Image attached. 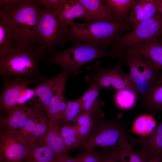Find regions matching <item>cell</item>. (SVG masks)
Instances as JSON below:
<instances>
[{"mask_svg":"<svg viewBox=\"0 0 162 162\" xmlns=\"http://www.w3.org/2000/svg\"><path fill=\"white\" fill-rule=\"evenodd\" d=\"M60 132L68 151L82 144L84 141L75 124H65L61 126Z\"/></svg>","mask_w":162,"mask_h":162,"instance_id":"obj_29","label":"cell"},{"mask_svg":"<svg viewBox=\"0 0 162 162\" xmlns=\"http://www.w3.org/2000/svg\"><path fill=\"white\" fill-rule=\"evenodd\" d=\"M43 138L29 145L24 162H57L58 158Z\"/></svg>","mask_w":162,"mask_h":162,"instance_id":"obj_20","label":"cell"},{"mask_svg":"<svg viewBox=\"0 0 162 162\" xmlns=\"http://www.w3.org/2000/svg\"><path fill=\"white\" fill-rule=\"evenodd\" d=\"M65 87L57 91L52 98L46 111L50 119L60 121L66 106L64 96Z\"/></svg>","mask_w":162,"mask_h":162,"instance_id":"obj_27","label":"cell"},{"mask_svg":"<svg viewBox=\"0 0 162 162\" xmlns=\"http://www.w3.org/2000/svg\"><path fill=\"white\" fill-rule=\"evenodd\" d=\"M123 60L128 65L129 74L135 91L141 100L149 93L161 72L135 51L128 53Z\"/></svg>","mask_w":162,"mask_h":162,"instance_id":"obj_7","label":"cell"},{"mask_svg":"<svg viewBox=\"0 0 162 162\" xmlns=\"http://www.w3.org/2000/svg\"><path fill=\"white\" fill-rule=\"evenodd\" d=\"M123 63L120 62L110 68H104L99 62L88 66V73L86 75V82L90 85L94 84L101 89L107 88L117 91L128 89L135 92L134 88L129 74L124 72Z\"/></svg>","mask_w":162,"mask_h":162,"instance_id":"obj_8","label":"cell"},{"mask_svg":"<svg viewBox=\"0 0 162 162\" xmlns=\"http://www.w3.org/2000/svg\"><path fill=\"white\" fill-rule=\"evenodd\" d=\"M158 14L157 0H137L128 18L135 27Z\"/></svg>","mask_w":162,"mask_h":162,"instance_id":"obj_17","label":"cell"},{"mask_svg":"<svg viewBox=\"0 0 162 162\" xmlns=\"http://www.w3.org/2000/svg\"><path fill=\"white\" fill-rule=\"evenodd\" d=\"M101 89L94 84L90 85L79 99L83 111L98 114L104 105L103 101L99 98V93Z\"/></svg>","mask_w":162,"mask_h":162,"instance_id":"obj_22","label":"cell"},{"mask_svg":"<svg viewBox=\"0 0 162 162\" xmlns=\"http://www.w3.org/2000/svg\"><path fill=\"white\" fill-rule=\"evenodd\" d=\"M75 158L78 162H104L103 154H100L92 148L86 149L85 152L76 155Z\"/></svg>","mask_w":162,"mask_h":162,"instance_id":"obj_33","label":"cell"},{"mask_svg":"<svg viewBox=\"0 0 162 162\" xmlns=\"http://www.w3.org/2000/svg\"><path fill=\"white\" fill-rule=\"evenodd\" d=\"M42 6L38 17L37 41L50 55L56 52L57 46L62 48L67 42L70 28L68 24L59 20L58 11Z\"/></svg>","mask_w":162,"mask_h":162,"instance_id":"obj_6","label":"cell"},{"mask_svg":"<svg viewBox=\"0 0 162 162\" xmlns=\"http://www.w3.org/2000/svg\"><path fill=\"white\" fill-rule=\"evenodd\" d=\"M42 8L38 0H21L8 14L0 11V18L12 28L17 44L39 45L37 29Z\"/></svg>","mask_w":162,"mask_h":162,"instance_id":"obj_3","label":"cell"},{"mask_svg":"<svg viewBox=\"0 0 162 162\" xmlns=\"http://www.w3.org/2000/svg\"><path fill=\"white\" fill-rule=\"evenodd\" d=\"M69 75L68 73L62 70L54 76L49 78L35 86V95L30 100L34 106L46 112L52 98L57 91L65 87Z\"/></svg>","mask_w":162,"mask_h":162,"instance_id":"obj_11","label":"cell"},{"mask_svg":"<svg viewBox=\"0 0 162 162\" xmlns=\"http://www.w3.org/2000/svg\"><path fill=\"white\" fill-rule=\"evenodd\" d=\"M21 0H0V11L8 14Z\"/></svg>","mask_w":162,"mask_h":162,"instance_id":"obj_36","label":"cell"},{"mask_svg":"<svg viewBox=\"0 0 162 162\" xmlns=\"http://www.w3.org/2000/svg\"><path fill=\"white\" fill-rule=\"evenodd\" d=\"M66 0H38L40 5L49 9L57 10L59 12L62 9Z\"/></svg>","mask_w":162,"mask_h":162,"instance_id":"obj_34","label":"cell"},{"mask_svg":"<svg viewBox=\"0 0 162 162\" xmlns=\"http://www.w3.org/2000/svg\"><path fill=\"white\" fill-rule=\"evenodd\" d=\"M0 162H6L4 160L0 158Z\"/></svg>","mask_w":162,"mask_h":162,"instance_id":"obj_41","label":"cell"},{"mask_svg":"<svg viewBox=\"0 0 162 162\" xmlns=\"http://www.w3.org/2000/svg\"><path fill=\"white\" fill-rule=\"evenodd\" d=\"M86 15L85 9L79 0H66L59 13L58 19L68 24L74 21L75 18L83 19L84 22Z\"/></svg>","mask_w":162,"mask_h":162,"instance_id":"obj_23","label":"cell"},{"mask_svg":"<svg viewBox=\"0 0 162 162\" xmlns=\"http://www.w3.org/2000/svg\"><path fill=\"white\" fill-rule=\"evenodd\" d=\"M147 162H162L159 159L154 158H151L146 157Z\"/></svg>","mask_w":162,"mask_h":162,"instance_id":"obj_40","label":"cell"},{"mask_svg":"<svg viewBox=\"0 0 162 162\" xmlns=\"http://www.w3.org/2000/svg\"><path fill=\"white\" fill-rule=\"evenodd\" d=\"M57 162H78L76 159L70 157L68 154H64L59 157Z\"/></svg>","mask_w":162,"mask_h":162,"instance_id":"obj_37","label":"cell"},{"mask_svg":"<svg viewBox=\"0 0 162 162\" xmlns=\"http://www.w3.org/2000/svg\"><path fill=\"white\" fill-rule=\"evenodd\" d=\"M29 144L16 133L3 130L0 134V158L6 162H24Z\"/></svg>","mask_w":162,"mask_h":162,"instance_id":"obj_10","label":"cell"},{"mask_svg":"<svg viewBox=\"0 0 162 162\" xmlns=\"http://www.w3.org/2000/svg\"><path fill=\"white\" fill-rule=\"evenodd\" d=\"M98 129L85 139L82 146L86 149L97 147L118 148L130 141L124 124L116 120L103 121Z\"/></svg>","mask_w":162,"mask_h":162,"instance_id":"obj_9","label":"cell"},{"mask_svg":"<svg viewBox=\"0 0 162 162\" xmlns=\"http://www.w3.org/2000/svg\"><path fill=\"white\" fill-rule=\"evenodd\" d=\"M16 45L12 28L0 18V56Z\"/></svg>","mask_w":162,"mask_h":162,"instance_id":"obj_30","label":"cell"},{"mask_svg":"<svg viewBox=\"0 0 162 162\" xmlns=\"http://www.w3.org/2000/svg\"><path fill=\"white\" fill-rule=\"evenodd\" d=\"M96 114L82 111L74 122L79 135L84 141L92 133Z\"/></svg>","mask_w":162,"mask_h":162,"instance_id":"obj_28","label":"cell"},{"mask_svg":"<svg viewBox=\"0 0 162 162\" xmlns=\"http://www.w3.org/2000/svg\"><path fill=\"white\" fill-rule=\"evenodd\" d=\"M128 17L116 22L78 23L74 21L68 24L70 31L67 42L79 41L108 49L117 37L134 28Z\"/></svg>","mask_w":162,"mask_h":162,"instance_id":"obj_2","label":"cell"},{"mask_svg":"<svg viewBox=\"0 0 162 162\" xmlns=\"http://www.w3.org/2000/svg\"><path fill=\"white\" fill-rule=\"evenodd\" d=\"M83 111L79 98L67 101L66 106L60 120L66 124L74 122L80 114Z\"/></svg>","mask_w":162,"mask_h":162,"instance_id":"obj_32","label":"cell"},{"mask_svg":"<svg viewBox=\"0 0 162 162\" xmlns=\"http://www.w3.org/2000/svg\"><path fill=\"white\" fill-rule=\"evenodd\" d=\"M60 121L50 119L47 131L43 138L58 158L68 151L60 134Z\"/></svg>","mask_w":162,"mask_h":162,"instance_id":"obj_18","label":"cell"},{"mask_svg":"<svg viewBox=\"0 0 162 162\" xmlns=\"http://www.w3.org/2000/svg\"><path fill=\"white\" fill-rule=\"evenodd\" d=\"M156 128V122L153 116L149 114L142 115L134 120L131 132L144 137L151 135Z\"/></svg>","mask_w":162,"mask_h":162,"instance_id":"obj_26","label":"cell"},{"mask_svg":"<svg viewBox=\"0 0 162 162\" xmlns=\"http://www.w3.org/2000/svg\"><path fill=\"white\" fill-rule=\"evenodd\" d=\"M45 52L39 45L17 44L0 56L1 79L46 80L49 78L41 74L39 68Z\"/></svg>","mask_w":162,"mask_h":162,"instance_id":"obj_1","label":"cell"},{"mask_svg":"<svg viewBox=\"0 0 162 162\" xmlns=\"http://www.w3.org/2000/svg\"><path fill=\"white\" fill-rule=\"evenodd\" d=\"M158 13L162 16V0H157Z\"/></svg>","mask_w":162,"mask_h":162,"instance_id":"obj_39","label":"cell"},{"mask_svg":"<svg viewBox=\"0 0 162 162\" xmlns=\"http://www.w3.org/2000/svg\"><path fill=\"white\" fill-rule=\"evenodd\" d=\"M137 96L136 93L133 90L122 89L116 91L114 96V100L119 108L128 110L135 105Z\"/></svg>","mask_w":162,"mask_h":162,"instance_id":"obj_31","label":"cell"},{"mask_svg":"<svg viewBox=\"0 0 162 162\" xmlns=\"http://www.w3.org/2000/svg\"><path fill=\"white\" fill-rule=\"evenodd\" d=\"M108 6L112 16L116 22L128 17L137 0H103Z\"/></svg>","mask_w":162,"mask_h":162,"instance_id":"obj_25","label":"cell"},{"mask_svg":"<svg viewBox=\"0 0 162 162\" xmlns=\"http://www.w3.org/2000/svg\"><path fill=\"white\" fill-rule=\"evenodd\" d=\"M162 37V16L158 14L143 22L129 32L118 36L108 49L110 56L123 60L139 46Z\"/></svg>","mask_w":162,"mask_h":162,"instance_id":"obj_5","label":"cell"},{"mask_svg":"<svg viewBox=\"0 0 162 162\" xmlns=\"http://www.w3.org/2000/svg\"><path fill=\"white\" fill-rule=\"evenodd\" d=\"M161 38H162V37H161Z\"/></svg>","mask_w":162,"mask_h":162,"instance_id":"obj_42","label":"cell"},{"mask_svg":"<svg viewBox=\"0 0 162 162\" xmlns=\"http://www.w3.org/2000/svg\"><path fill=\"white\" fill-rule=\"evenodd\" d=\"M133 51H136L148 62L160 70H162V39L161 38L148 41Z\"/></svg>","mask_w":162,"mask_h":162,"instance_id":"obj_19","label":"cell"},{"mask_svg":"<svg viewBox=\"0 0 162 162\" xmlns=\"http://www.w3.org/2000/svg\"><path fill=\"white\" fill-rule=\"evenodd\" d=\"M38 109L26 104L17 105L9 112L7 117H1V127L3 130L11 132L18 131Z\"/></svg>","mask_w":162,"mask_h":162,"instance_id":"obj_14","label":"cell"},{"mask_svg":"<svg viewBox=\"0 0 162 162\" xmlns=\"http://www.w3.org/2000/svg\"><path fill=\"white\" fill-rule=\"evenodd\" d=\"M73 45L60 52L56 51L48 57L44 62L51 65L61 67L65 71L75 78L81 73V67L96 59L110 56L107 49L92 46L80 41H74Z\"/></svg>","mask_w":162,"mask_h":162,"instance_id":"obj_4","label":"cell"},{"mask_svg":"<svg viewBox=\"0 0 162 162\" xmlns=\"http://www.w3.org/2000/svg\"><path fill=\"white\" fill-rule=\"evenodd\" d=\"M50 119L46 112L38 109L20 130L13 132L29 145L44 138L47 131Z\"/></svg>","mask_w":162,"mask_h":162,"instance_id":"obj_13","label":"cell"},{"mask_svg":"<svg viewBox=\"0 0 162 162\" xmlns=\"http://www.w3.org/2000/svg\"><path fill=\"white\" fill-rule=\"evenodd\" d=\"M103 155L104 162H119L115 159L109 152L103 154Z\"/></svg>","mask_w":162,"mask_h":162,"instance_id":"obj_38","label":"cell"},{"mask_svg":"<svg viewBox=\"0 0 162 162\" xmlns=\"http://www.w3.org/2000/svg\"><path fill=\"white\" fill-rule=\"evenodd\" d=\"M35 95L34 89H31L28 87L26 88L21 94L17 101V105L26 104V102L30 101L34 97Z\"/></svg>","mask_w":162,"mask_h":162,"instance_id":"obj_35","label":"cell"},{"mask_svg":"<svg viewBox=\"0 0 162 162\" xmlns=\"http://www.w3.org/2000/svg\"><path fill=\"white\" fill-rule=\"evenodd\" d=\"M42 81L38 79L26 80L17 79L3 81L0 96L1 110L8 114L17 105L19 97L26 88Z\"/></svg>","mask_w":162,"mask_h":162,"instance_id":"obj_12","label":"cell"},{"mask_svg":"<svg viewBox=\"0 0 162 162\" xmlns=\"http://www.w3.org/2000/svg\"><path fill=\"white\" fill-rule=\"evenodd\" d=\"M145 110L152 116L162 111V72L145 98L142 100Z\"/></svg>","mask_w":162,"mask_h":162,"instance_id":"obj_21","label":"cell"},{"mask_svg":"<svg viewBox=\"0 0 162 162\" xmlns=\"http://www.w3.org/2000/svg\"><path fill=\"white\" fill-rule=\"evenodd\" d=\"M109 152L119 162H147L146 156L140 150H135L130 142Z\"/></svg>","mask_w":162,"mask_h":162,"instance_id":"obj_24","label":"cell"},{"mask_svg":"<svg viewBox=\"0 0 162 162\" xmlns=\"http://www.w3.org/2000/svg\"><path fill=\"white\" fill-rule=\"evenodd\" d=\"M86 9V19L84 22H116L108 6L102 0H79Z\"/></svg>","mask_w":162,"mask_h":162,"instance_id":"obj_16","label":"cell"},{"mask_svg":"<svg viewBox=\"0 0 162 162\" xmlns=\"http://www.w3.org/2000/svg\"><path fill=\"white\" fill-rule=\"evenodd\" d=\"M132 139L133 145L140 146V150L145 156L157 158L162 155V121L150 136Z\"/></svg>","mask_w":162,"mask_h":162,"instance_id":"obj_15","label":"cell"}]
</instances>
